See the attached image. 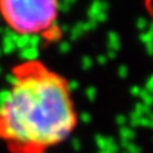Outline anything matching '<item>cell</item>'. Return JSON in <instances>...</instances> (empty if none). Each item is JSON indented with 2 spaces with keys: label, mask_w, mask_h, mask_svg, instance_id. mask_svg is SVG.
<instances>
[{
  "label": "cell",
  "mask_w": 153,
  "mask_h": 153,
  "mask_svg": "<svg viewBox=\"0 0 153 153\" xmlns=\"http://www.w3.org/2000/svg\"><path fill=\"white\" fill-rule=\"evenodd\" d=\"M78 125L73 88L64 74L35 57L12 66L0 98V146L7 153H50Z\"/></svg>",
  "instance_id": "cell-1"
},
{
  "label": "cell",
  "mask_w": 153,
  "mask_h": 153,
  "mask_svg": "<svg viewBox=\"0 0 153 153\" xmlns=\"http://www.w3.org/2000/svg\"><path fill=\"white\" fill-rule=\"evenodd\" d=\"M0 17L18 36L38 37L47 44L63 37L59 0H0Z\"/></svg>",
  "instance_id": "cell-2"
}]
</instances>
